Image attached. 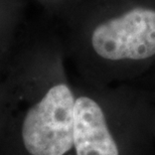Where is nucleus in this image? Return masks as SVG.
I'll return each mask as SVG.
<instances>
[{
    "label": "nucleus",
    "mask_w": 155,
    "mask_h": 155,
    "mask_svg": "<svg viewBox=\"0 0 155 155\" xmlns=\"http://www.w3.org/2000/svg\"><path fill=\"white\" fill-rule=\"evenodd\" d=\"M41 2H43L45 4H48V6L51 5H58V4H63V3L72 1V0H40Z\"/></svg>",
    "instance_id": "423d86ee"
},
{
    "label": "nucleus",
    "mask_w": 155,
    "mask_h": 155,
    "mask_svg": "<svg viewBox=\"0 0 155 155\" xmlns=\"http://www.w3.org/2000/svg\"><path fill=\"white\" fill-rule=\"evenodd\" d=\"M20 12L21 0H0V69L16 45Z\"/></svg>",
    "instance_id": "20e7f679"
},
{
    "label": "nucleus",
    "mask_w": 155,
    "mask_h": 155,
    "mask_svg": "<svg viewBox=\"0 0 155 155\" xmlns=\"http://www.w3.org/2000/svg\"><path fill=\"white\" fill-rule=\"evenodd\" d=\"M13 48L3 69L6 110L0 155H75V84L58 54Z\"/></svg>",
    "instance_id": "f257e3e1"
},
{
    "label": "nucleus",
    "mask_w": 155,
    "mask_h": 155,
    "mask_svg": "<svg viewBox=\"0 0 155 155\" xmlns=\"http://www.w3.org/2000/svg\"><path fill=\"white\" fill-rule=\"evenodd\" d=\"M3 69H4V67L0 69V132L2 130L6 110V94L4 86V77H3Z\"/></svg>",
    "instance_id": "39448f33"
},
{
    "label": "nucleus",
    "mask_w": 155,
    "mask_h": 155,
    "mask_svg": "<svg viewBox=\"0 0 155 155\" xmlns=\"http://www.w3.org/2000/svg\"><path fill=\"white\" fill-rule=\"evenodd\" d=\"M75 155H155V107L127 87L75 84Z\"/></svg>",
    "instance_id": "f03ea898"
},
{
    "label": "nucleus",
    "mask_w": 155,
    "mask_h": 155,
    "mask_svg": "<svg viewBox=\"0 0 155 155\" xmlns=\"http://www.w3.org/2000/svg\"><path fill=\"white\" fill-rule=\"evenodd\" d=\"M76 58L82 82L95 87L135 79L155 61V6L102 12L80 30Z\"/></svg>",
    "instance_id": "7ed1b4c3"
}]
</instances>
